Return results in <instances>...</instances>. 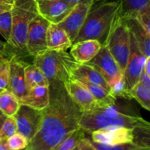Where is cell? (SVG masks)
I'll return each mask as SVG.
<instances>
[{
  "instance_id": "obj_28",
  "label": "cell",
  "mask_w": 150,
  "mask_h": 150,
  "mask_svg": "<svg viewBox=\"0 0 150 150\" xmlns=\"http://www.w3.org/2000/svg\"><path fill=\"white\" fill-rule=\"evenodd\" d=\"M12 31L11 10L0 14V35L8 42Z\"/></svg>"
},
{
  "instance_id": "obj_38",
  "label": "cell",
  "mask_w": 150,
  "mask_h": 150,
  "mask_svg": "<svg viewBox=\"0 0 150 150\" xmlns=\"http://www.w3.org/2000/svg\"><path fill=\"white\" fill-rule=\"evenodd\" d=\"M7 139H0V150H9Z\"/></svg>"
},
{
  "instance_id": "obj_13",
  "label": "cell",
  "mask_w": 150,
  "mask_h": 150,
  "mask_svg": "<svg viewBox=\"0 0 150 150\" xmlns=\"http://www.w3.org/2000/svg\"><path fill=\"white\" fill-rule=\"evenodd\" d=\"M92 142L106 144H117L133 142V128L126 127H110L97 130L91 133Z\"/></svg>"
},
{
  "instance_id": "obj_4",
  "label": "cell",
  "mask_w": 150,
  "mask_h": 150,
  "mask_svg": "<svg viewBox=\"0 0 150 150\" xmlns=\"http://www.w3.org/2000/svg\"><path fill=\"white\" fill-rule=\"evenodd\" d=\"M33 64L43 73L49 86H54L72 79L73 71L79 63L66 51L47 48L34 57Z\"/></svg>"
},
{
  "instance_id": "obj_17",
  "label": "cell",
  "mask_w": 150,
  "mask_h": 150,
  "mask_svg": "<svg viewBox=\"0 0 150 150\" xmlns=\"http://www.w3.org/2000/svg\"><path fill=\"white\" fill-rule=\"evenodd\" d=\"M101 45L96 40H84L72 44L70 53L79 63H87L98 54Z\"/></svg>"
},
{
  "instance_id": "obj_24",
  "label": "cell",
  "mask_w": 150,
  "mask_h": 150,
  "mask_svg": "<svg viewBox=\"0 0 150 150\" xmlns=\"http://www.w3.org/2000/svg\"><path fill=\"white\" fill-rule=\"evenodd\" d=\"M24 79L28 90L38 85H49V82L43 73L35 64H28L25 67Z\"/></svg>"
},
{
  "instance_id": "obj_27",
  "label": "cell",
  "mask_w": 150,
  "mask_h": 150,
  "mask_svg": "<svg viewBox=\"0 0 150 150\" xmlns=\"http://www.w3.org/2000/svg\"><path fill=\"white\" fill-rule=\"evenodd\" d=\"M95 150H142L141 146L133 142L117 144H106L103 143H98L92 141Z\"/></svg>"
},
{
  "instance_id": "obj_7",
  "label": "cell",
  "mask_w": 150,
  "mask_h": 150,
  "mask_svg": "<svg viewBox=\"0 0 150 150\" xmlns=\"http://www.w3.org/2000/svg\"><path fill=\"white\" fill-rule=\"evenodd\" d=\"M87 63L95 67L102 74L111 88L124 78L118 63L111 55L106 45H101L98 54Z\"/></svg>"
},
{
  "instance_id": "obj_14",
  "label": "cell",
  "mask_w": 150,
  "mask_h": 150,
  "mask_svg": "<svg viewBox=\"0 0 150 150\" xmlns=\"http://www.w3.org/2000/svg\"><path fill=\"white\" fill-rule=\"evenodd\" d=\"M10 60V79L7 89L20 100L28 92L24 79V69L28 64L16 54H13Z\"/></svg>"
},
{
  "instance_id": "obj_1",
  "label": "cell",
  "mask_w": 150,
  "mask_h": 150,
  "mask_svg": "<svg viewBox=\"0 0 150 150\" xmlns=\"http://www.w3.org/2000/svg\"><path fill=\"white\" fill-rule=\"evenodd\" d=\"M50 102L42 110L40 127L25 149L55 150L79 128L83 111L69 95L64 84L49 86Z\"/></svg>"
},
{
  "instance_id": "obj_33",
  "label": "cell",
  "mask_w": 150,
  "mask_h": 150,
  "mask_svg": "<svg viewBox=\"0 0 150 150\" xmlns=\"http://www.w3.org/2000/svg\"><path fill=\"white\" fill-rule=\"evenodd\" d=\"M74 150H95V148L92 144V140L83 138L79 142Z\"/></svg>"
},
{
  "instance_id": "obj_35",
  "label": "cell",
  "mask_w": 150,
  "mask_h": 150,
  "mask_svg": "<svg viewBox=\"0 0 150 150\" xmlns=\"http://www.w3.org/2000/svg\"><path fill=\"white\" fill-rule=\"evenodd\" d=\"M13 5V0H0V14L9 11Z\"/></svg>"
},
{
  "instance_id": "obj_8",
  "label": "cell",
  "mask_w": 150,
  "mask_h": 150,
  "mask_svg": "<svg viewBox=\"0 0 150 150\" xmlns=\"http://www.w3.org/2000/svg\"><path fill=\"white\" fill-rule=\"evenodd\" d=\"M49 23L39 14L29 25L26 36V48L29 56L35 57L47 48L46 32Z\"/></svg>"
},
{
  "instance_id": "obj_5",
  "label": "cell",
  "mask_w": 150,
  "mask_h": 150,
  "mask_svg": "<svg viewBox=\"0 0 150 150\" xmlns=\"http://www.w3.org/2000/svg\"><path fill=\"white\" fill-rule=\"evenodd\" d=\"M12 31L7 44L15 54L28 55L26 48L28 28L31 21L38 15L35 0H13L11 9Z\"/></svg>"
},
{
  "instance_id": "obj_12",
  "label": "cell",
  "mask_w": 150,
  "mask_h": 150,
  "mask_svg": "<svg viewBox=\"0 0 150 150\" xmlns=\"http://www.w3.org/2000/svg\"><path fill=\"white\" fill-rule=\"evenodd\" d=\"M92 3L93 1L76 4L70 14L57 24L65 31L71 40L72 43L81 29Z\"/></svg>"
},
{
  "instance_id": "obj_25",
  "label": "cell",
  "mask_w": 150,
  "mask_h": 150,
  "mask_svg": "<svg viewBox=\"0 0 150 150\" xmlns=\"http://www.w3.org/2000/svg\"><path fill=\"white\" fill-rule=\"evenodd\" d=\"M130 99H135L144 109L150 110V89L138 82L129 91Z\"/></svg>"
},
{
  "instance_id": "obj_41",
  "label": "cell",
  "mask_w": 150,
  "mask_h": 150,
  "mask_svg": "<svg viewBox=\"0 0 150 150\" xmlns=\"http://www.w3.org/2000/svg\"><path fill=\"white\" fill-rule=\"evenodd\" d=\"M4 58H5V57H4L2 55H1V54H0V61H1V60H2Z\"/></svg>"
},
{
  "instance_id": "obj_16",
  "label": "cell",
  "mask_w": 150,
  "mask_h": 150,
  "mask_svg": "<svg viewBox=\"0 0 150 150\" xmlns=\"http://www.w3.org/2000/svg\"><path fill=\"white\" fill-rule=\"evenodd\" d=\"M21 105L33 108L35 109H45L50 102L49 85H38L29 89L25 96L19 100Z\"/></svg>"
},
{
  "instance_id": "obj_3",
  "label": "cell",
  "mask_w": 150,
  "mask_h": 150,
  "mask_svg": "<svg viewBox=\"0 0 150 150\" xmlns=\"http://www.w3.org/2000/svg\"><path fill=\"white\" fill-rule=\"evenodd\" d=\"M79 126L85 133L110 127H126L136 128L150 126L147 121L139 115L126 114L118 109L116 105L106 107H96L89 111L83 112Z\"/></svg>"
},
{
  "instance_id": "obj_36",
  "label": "cell",
  "mask_w": 150,
  "mask_h": 150,
  "mask_svg": "<svg viewBox=\"0 0 150 150\" xmlns=\"http://www.w3.org/2000/svg\"><path fill=\"white\" fill-rule=\"evenodd\" d=\"M139 82L143 84L144 86H146L147 88L150 89V76L146 74L144 70H142L140 76H139Z\"/></svg>"
},
{
  "instance_id": "obj_9",
  "label": "cell",
  "mask_w": 150,
  "mask_h": 150,
  "mask_svg": "<svg viewBox=\"0 0 150 150\" xmlns=\"http://www.w3.org/2000/svg\"><path fill=\"white\" fill-rule=\"evenodd\" d=\"M146 58L147 57L141 52L133 35L130 32V53L123 76L125 88L128 95L129 91L139 82V76L143 70Z\"/></svg>"
},
{
  "instance_id": "obj_42",
  "label": "cell",
  "mask_w": 150,
  "mask_h": 150,
  "mask_svg": "<svg viewBox=\"0 0 150 150\" xmlns=\"http://www.w3.org/2000/svg\"><path fill=\"white\" fill-rule=\"evenodd\" d=\"M1 91H2V89H0V92H1Z\"/></svg>"
},
{
  "instance_id": "obj_37",
  "label": "cell",
  "mask_w": 150,
  "mask_h": 150,
  "mask_svg": "<svg viewBox=\"0 0 150 150\" xmlns=\"http://www.w3.org/2000/svg\"><path fill=\"white\" fill-rule=\"evenodd\" d=\"M143 70L146 73V74L150 76V57L146 58Z\"/></svg>"
},
{
  "instance_id": "obj_18",
  "label": "cell",
  "mask_w": 150,
  "mask_h": 150,
  "mask_svg": "<svg viewBox=\"0 0 150 150\" xmlns=\"http://www.w3.org/2000/svg\"><path fill=\"white\" fill-rule=\"evenodd\" d=\"M72 78L82 79L86 81L98 84L111 92V88L105 81L100 73L91 64L88 63H79L72 73Z\"/></svg>"
},
{
  "instance_id": "obj_29",
  "label": "cell",
  "mask_w": 150,
  "mask_h": 150,
  "mask_svg": "<svg viewBox=\"0 0 150 150\" xmlns=\"http://www.w3.org/2000/svg\"><path fill=\"white\" fill-rule=\"evenodd\" d=\"M7 144L9 150L25 149L29 144V141L23 135L17 132L7 139Z\"/></svg>"
},
{
  "instance_id": "obj_20",
  "label": "cell",
  "mask_w": 150,
  "mask_h": 150,
  "mask_svg": "<svg viewBox=\"0 0 150 150\" xmlns=\"http://www.w3.org/2000/svg\"><path fill=\"white\" fill-rule=\"evenodd\" d=\"M125 21L141 52L146 57H150L149 34L144 30V29L135 18L127 19Z\"/></svg>"
},
{
  "instance_id": "obj_40",
  "label": "cell",
  "mask_w": 150,
  "mask_h": 150,
  "mask_svg": "<svg viewBox=\"0 0 150 150\" xmlns=\"http://www.w3.org/2000/svg\"><path fill=\"white\" fill-rule=\"evenodd\" d=\"M6 117H6L5 115H4L2 113L0 112V130H1V125H2L3 122H4V120H5Z\"/></svg>"
},
{
  "instance_id": "obj_22",
  "label": "cell",
  "mask_w": 150,
  "mask_h": 150,
  "mask_svg": "<svg viewBox=\"0 0 150 150\" xmlns=\"http://www.w3.org/2000/svg\"><path fill=\"white\" fill-rule=\"evenodd\" d=\"M76 80L79 81L89 91V92L92 94V95L96 100L99 107L110 106V105L116 104L117 98L114 97L111 92H108L103 87L98 84L86 81L82 79H76Z\"/></svg>"
},
{
  "instance_id": "obj_19",
  "label": "cell",
  "mask_w": 150,
  "mask_h": 150,
  "mask_svg": "<svg viewBox=\"0 0 150 150\" xmlns=\"http://www.w3.org/2000/svg\"><path fill=\"white\" fill-rule=\"evenodd\" d=\"M46 43L48 49L62 51H67L73 44L65 31L53 23H49L47 29Z\"/></svg>"
},
{
  "instance_id": "obj_39",
  "label": "cell",
  "mask_w": 150,
  "mask_h": 150,
  "mask_svg": "<svg viewBox=\"0 0 150 150\" xmlns=\"http://www.w3.org/2000/svg\"><path fill=\"white\" fill-rule=\"evenodd\" d=\"M64 1L71 3V4H79V3L88 2V1H92H92H94V0H64Z\"/></svg>"
},
{
  "instance_id": "obj_26",
  "label": "cell",
  "mask_w": 150,
  "mask_h": 150,
  "mask_svg": "<svg viewBox=\"0 0 150 150\" xmlns=\"http://www.w3.org/2000/svg\"><path fill=\"white\" fill-rule=\"evenodd\" d=\"M85 138V131L81 127L72 132L64 141L56 147L55 150H74L79 142Z\"/></svg>"
},
{
  "instance_id": "obj_21",
  "label": "cell",
  "mask_w": 150,
  "mask_h": 150,
  "mask_svg": "<svg viewBox=\"0 0 150 150\" xmlns=\"http://www.w3.org/2000/svg\"><path fill=\"white\" fill-rule=\"evenodd\" d=\"M121 4L120 16L125 20L136 18L142 13L150 10V0H116Z\"/></svg>"
},
{
  "instance_id": "obj_31",
  "label": "cell",
  "mask_w": 150,
  "mask_h": 150,
  "mask_svg": "<svg viewBox=\"0 0 150 150\" xmlns=\"http://www.w3.org/2000/svg\"><path fill=\"white\" fill-rule=\"evenodd\" d=\"M10 60L4 58L0 61V89H7L10 79Z\"/></svg>"
},
{
  "instance_id": "obj_23",
  "label": "cell",
  "mask_w": 150,
  "mask_h": 150,
  "mask_svg": "<svg viewBox=\"0 0 150 150\" xmlns=\"http://www.w3.org/2000/svg\"><path fill=\"white\" fill-rule=\"evenodd\" d=\"M19 100L9 89L0 92V111L6 117H13L20 108Z\"/></svg>"
},
{
  "instance_id": "obj_30",
  "label": "cell",
  "mask_w": 150,
  "mask_h": 150,
  "mask_svg": "<svg viewBox=\"0 0 150 150\" xmlns=\"http://www.w3.org/2000/svg\"><path fill=\"white\" fill-rule=\"evenodd\" d=\"M17 133V124L14 116L7 117L0 130V139H8Z\"/></svg>"
},
{
  "instance_id": "obj_34",
  "label": "cell",
  "mask_w": 150,
  "mask_h": 150,
  "mask_svg": "<svg viewBox=\"0 0 150 150\" xmlns=\"http://www.w3.org/2000/svg\"><path fill=\"white\" fill-rule=\"evenodd\" d=\"M0 54L4 57L10 59L13 54H15V53L13 52L7 42H3L0 40Z\"/></svg>"
},
{
  "instance_id": "obj_10",
  "label": "cell",
  "mask_w": 150,
  "mask_h": 150,
  "mask_svg": "<svg viewBox=\"0 0 150 150\" xmlns=\"http://www.w3.org/2000/svg\"><path fill=\"white\" fill-rule=\"evenodd\" d=\"M42 111L21 104L20 108L14 115L17 124V132L23 135L29 142L38 133L40 127L42 118Z\"/></svg>"
},
{
  "instance_id": "obj_43",
  "label": "cell",
  "mask_w": 150,
  "mask_h": 150,
  "mask_svg": "<svg viewBox=\"0 0 150 150\" xmlns=\"http://www.w3.org/2000/svg\"><path fill=\"white\" fill-rule=\"evenodd\" d=\"M0 112H1V111H0Z\"/></svg>"
},
{
  "instance_id": "obj_15",
  "label": "cell",
  "mask_w": 150,
  "mask_h": 150,
  "mask_svg": "<svg viewBox=\"0 0 150 150\" xmlns=\"http://www.w3.org/2000/svg\"><path fill=\"white\" fill-rule=\"evenodd\" d=\"M64 86L72 99L81 108L83 112L89 111L98 106L89 91L79 81L70 79L64 83Z\"/></svg>"
},
{
  "instance_id": "obj_11",
  "label": "cell",
  "mask_w": 150,
  "mask_h": 150,
  "mask_svg": "<svg viewBox=\"0 0 150 150\" xmlns=\"http://www.w3.org/2000/svg\"><path fill=\"white\" fill-rule=\"evenodd\" d=\"M38 14L49 23L58 24L73 10L76 4L64 0H35Z\"/></svg>"
},
{
  "instance_id": "obj_2",
  "label": "cell",
  "mask_w": 150,
  "mask_h": 150,
  "mask_svg": "<svg viewBox=\"0 0 150 150\" xmlns=\"http://www.w3.org/2000/svg\"><path fill=\"white\" fill-rule=\"evenodd\" d=\"M121 4L116 0H94L81 29L73 44L84 40H96L104 45L120 16Z\"/></svg>"
},
{
  "instance_id": "obj_32",
  "label": "cell",
  "mask_w": 150,
  "mask_h": 150,
  "mask_svg": "<svg viewBox=\"0 0 150 150\" xmlns=\"http://www.w3.org/2000/svg\"><path fill=\"white\" fill-rule=\"evenodd\" d=\"M136 19L144 30L150 35V10L142 13Z\"/></svg>"
},
{
  "instance_id": "obj_6",
  "label": "cell",
  "mask_w": 150,
  "mask_h": 150,
  "mask_svg": "<svg viewBox=\"0 0 150 150\" xmlns=\"http://www.w3.org/2000/svg\"><path fill=\"white\" fill-rule=\"evenodd\" d=\"M106 45L124 75L130 53V30L125 19L119 16L108 37Z\"/></svg>"
}]
</instances>
